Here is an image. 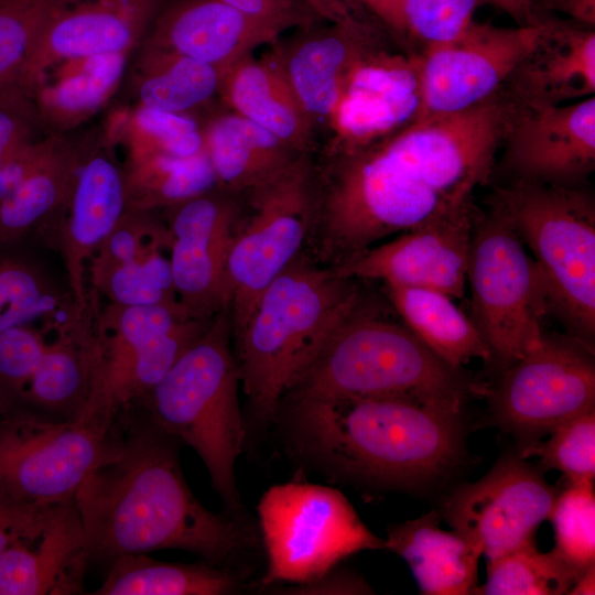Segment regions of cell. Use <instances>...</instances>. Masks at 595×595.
Returning a JSON list of instances; mask_svg holds the SVG:
<instances>
[{"instance_id":"obj_24","label":"cell","mask_w":595,"mask_h":595,"mask_svg":"<svg viewBox=\"0 0 595 595\" xmlns=\"http://www.w3.org/2000/svg\"><path fill=\"white\" fill-rule=\"evenodd\" d=\"M280 34L221 0H174L163 3L141 44L201 61L224 75Z\"/></svg>"},{"instance_id":"obj_11","label":"cell","mask_w":595,"mask_h":595,"mask_svg":"<svg viewBox=\"0 0 595 595\" xmlns=\"http://www.w3.org/2000/svg\"><path fill=\"white\" fill-rule=\"evenodd\" d=\"M314 175L302 153L247 191L250 214L235 230L226 267V301L235 333L266 288L296 258L314 217Z\"/></svg>"},{"instance_id":"obj_50","label":"cell","mask_w":595,"mask_h":595,"mask_svg":"<svg viewBox=\"0 0 595 595\" xmlns=\"http://www.w3.org/2000/svg\"><path fill=\"white\" fill-rule=\"evenodd\" d=\"M534 0H488V3L494 4L501 11L511 17L517 25H532L537 23V18L533 13Z\"/></svg>"},{"instance_id":"obj_9","label":"cell","mask_w":595,"mask_h":595,"mask_svg":"<svg viewBox=\"0 0 595 595\" xmlns=\"http://www.w3.org/2000/svg\"><path fill=\"white\" fill-rule=\"evenodd\" d=\"M257 510L267 560L263 587L306 584L355 553L386 549L385 540L333 487L300 480L277 484L262 494Z\"/></svg>"},{"instance_id":"obj_27","label":"cell","mask_w":595,"mask_h":595,"mask_svg":"<svg viewBox=\"0 0 595 595\" xmlns=\"http://www.w3.org/2000/svg\"><path fill=\"white\" fill-rule=\"evenodd\" d=\"M203 136L218 188L229 193L249 191L302 154L231 110L210 118Z\"/></svg>"},{"instance_id":"obj_33","label":"cell","mask_w":595,"mask_h":595,"mask_svg":"<svg viewBox=\"0 0 595 595\" xmlns=\"http://www.w3.org/2000/svg\"><path fill=\"white\" fill-rule=\"evenodd\" d=\"M127 154L122 165L126 209L172 208L218 188L205 150L188 158L137 151Z\"/></svg>"},{"instance_id":"obj_19","label":"cell","mask_w":595,"mask_h":595,"mask_svg":"<svg viewBox=\"0 0 595 595\" xmlns=\"http://www.w3.org/2000/svg\"><path fill=\"white\" fill-rule=\"evenodd\" d=\"M215 188L177 206L171 220L170 267L177 301L192 318L227 307L226 267L238 207Z\"/></svg>"},{"instance_id":"obj_15","label":"cell","mask_w":595,"mask_h":595,"mask_svg":"<svg viewBox=\"0 0 595 595\" xmlns=\"http://www.w3.org/2000/svg\"><path fill=\"white\" fill-rule=\"evenodd\" d=\"M539 30V21L501 28L473 20L458 37L422 50L419 118L461 111L498 93Z\"/></svg>"},{"instance_id":"obj_5","label":"cell","mask_w":595,"mask_h":595,"mask_svg":"<svg viewBox=\"0 0 595 595\" xmlns=\"http://www.w3.org/2000/svg\"><path fill=\"white\" fill-rule=\"evenodd\" d=\"M229 329L223 310L138 407L162 431L197 453L225 511L248 516L236 479L247 425Z\"/></svg>"},{"instance_id":"obj_34","label":"cell","mask_w":595,"mask_h":595,"mask_svg":"<svg viewBox=\"0 0 595 595\" xmlns=\"http://www.w3.org/2000/svg\"><path fill=\"white\" fill-rule=\"evenodd\" d=\"M577 580L574 571L552 550L548 553L528 544L487 561V578L470 594L562 595Z\"/></svg>"},{"instance_id":"obj_16","label":"cell","mask_w":595,"mask_h":595,"mask_svg":"<svg viewBox=\"0 0 595 595\" xmlns=\"http://www.w3.org/2000/svg\"><path fill=\"white\" fill-rule=\"evenodd\" d=\"M475 217L468 203L382 245L371 246L332 270L353 280L432 289L461 299L467 284Z\"/></svg>"},{"instance_id":"obj_25","label":"cell","mask_w":595,"mask_h":595,"mask_svg":"<svg viewBox=\"0 0 595 595\" xmlns=\"http://www.w3.org/2000/svg\"><path fill=\"white\" fill-rule=\"evenodd\" d=\"M219 96L229 110L262 127L301 153H310L316 133L272 47L232 65L221 78Z\"/></svg>"},{"instance_id":"obj_23","label":"cell","mask_w":595,"mask_h":595,"mask_svg":"<svg viewBox=\"0 0 595 595\" xmlns=\"http://www.w3.org/2000/svg\"><path fill=\"white\" fill-rule=\"evenodd\" d=\"M537 20V40L506 79V94L515 104L532 107L594 96L595 28L552 14Z\"/></svg>"},{"instance_id":"obj_20","label":"cell","mask_w":595,"mask_h":595,"mask_svg":"<svg viewBox=\"0 0 595 595\" xmlns=\"http://www.w3.org/2000/svg\"><path fill=\"white\" fill-rule=\"evenodd\" d=\"M502 141L504 165L515 180L576 186L595 167V98L515 104Z\"/></svg>"},{"instance_id":"obj_10","label":"cell","mask_w":595,"mask_h":595,"mask_svg":"<svg viewBox=\"0 0 595 595\" xmlns=\"http://www.w3.org/2000/svg\"><path fill=\"white\" fill-rule=\"evenodd\" d=\"M467 282L473 321L502 370L538 346L549 311L537 264L507 215L494 203L475 217Z\"/></svg>"},{"instance_id":"obj_14","label":"cell","mask_w":595,"mask_h":595,"mask_svg":"<svg viewBox=\"0 0 595 595\" xmlns=\"http://www.w3.org/2000/svg\"><path fill=\"white\" fill-rule=\"evenodd\" d=\"M558 493L519 455H508L482 478L456 487L444 499L442 516L487 560L536 543Z\"/></svg>"},{"instance_id":"obj_3","label":"cell","mask_w":595,"mask_h":595,"mask_svg":"<svg viewBox=\"0 0 595 595\" xmlns=\"http://www.w3.org/2000/svg\"><path fill=\"white\" fill-rule=\"evenodd\" d=\"M361 301L353 279L296 258L266 288L236 333L240 385L258 426L335 326Z\"/></svg>"},{"instance_id":"obj_36","label":"cell","mask_w":595,"mask_h":595,"mask_svg":"<svg viewBox=\"0 0 595 595\" xmlns=\"http://www.w3.org/2000/svg\"><path fill=\"white\" fill-rule=\"evenodd\" d=\"M163 247L155 246L139 258L107 270L88 283L89 291L125 306H181Z\"/></svg>"},{"instance_id":"obj_30","label":"cell","mask_w":595,"mask_h":595,"mask_svg":"<svg viewBox=\"0 0 595 595\" xmlns=\"http://www.w3.org/2000/svg\"><path fill=\"white\" fill-rule=\"evenodd\" d=\"M129 54L74 61L77 66L30 95L46 134H66L93 117L112 97L125 76Z\"/></svg>"},{"instance_id":"obj_32","label":"cell","mask_w":595,"mask_h":595,"mask_svg":"<svg viewBox=\"0 0 595 595\" xmlns=\"http://www.w3.org/2000/svg\"><path fill=\"white\" fill-rule=\"evenodd\" d=\"M137 57L131 73L137 105L191 115L219 95L223 75L209 64L143 44Z\"/></svg>"},{"instance_id":"obj_46","label":"cell","mask_w":595,"mask_h":595,"mask_svg":"<svg viewBox=\"0 0 595 595\" xmlns=\"http://www.w3.org/2000/svg\"><path fill=\"white\" fill-rule=\"evenodd\" d=\"M532 8L536 18L558 12L566 20L595 28V0H534Z\"/></svg>"},{"instance_id":"obj_47","label":"cell","mask_w":595,"mask_h":595,"mask_svg":"<svg viewBox=\"0 0 595 595\" xmlns=\"http://www.w3.org/2000/svg\"><path fill=\"white\" fill-rule=\"evenodd\" d=\"M334 570L323 575L316 581L302 584L288 586L283 588L284 591H295L292 593H304V594H326V593H342V594H360V593H370L369 587L365 582H361L359 578L347 574L333 573Z\"/></svg>"},{"instance_id":"obj_42","label":"cell","mask_w":595,"mask_h":595,"mask_svg":"<svg viewBox=\"0 0 595 595\" xmlns=\"http://www.w3.org/2000/svg\"><path fill=\"white\" fill-rule=\"evenodd\" d=\"M155 246H170V231L150 212L126 209L91 257L88 283L107 270L134 260Z\"/></svg>"},{"instance_id":"obj_1","label":"cell","mask_w":595,"mask_h":595,"mask_svg":"<svg viewBox=\"0 0 595 595\" xmlns=\"http://www.w3.org/2000/svg\"><path fill=\"white\" fill-rule=\"evenodd\" d=\"M120 419L119 452L74 497L88 561L178 549L249 573L248 555L262 548L258 524L201 504L183 475L181 444L142 408L132 407Z\"/></svg>"},{"instance_id":"obj_39","label":"cell","mask_w":595,"mask_h":595,"mask_svg":"<svg viewBox=\"0 0 595 595\" xmlns=\"http://www.w3.org/2000/svg\"><path fill=\"white\" fill-rule=\"evenodd\" d=\"M547 441L521 448L522 458L538 456L547 469L560 470L569 482L595 478V410L577 414L553 429Z\"/></svg>"},{"instance_id":"obj_44","label":"cell","mask_w":595,"mask_h":595,"mask_svg":"<svg viewBox=\"0 0 595 595\" xmlns=\"http://www.w3.org/2000/svg\"><path fill=\"white\" fill-rule=\"evenodd\" d=\"M241 13L258 20L280 33L304 29L320 20L302 0H221Z\"/></svg>"},{"instance_id":"obj_21","label":"cell","mask_w":595,"mask_h":595,"mask_svg":"<svg viewBox=\"0 0 595 595\" xmlns=\"http://www.w3.org/2000/svg\"><path fill=\"white\" fill-rule=\"evenodd\" d=\"M387 37L391 36L386 29L369 17L314 24L271 44L316 137L326 131L353 66Z\"/></svg>"},{"instance_id":"obj_12","label":"cell","mask_w":595,"mask_h":595,"mask_svg":"<svg viewBox=\"0 0 595 595\" xmlns=\"http://www.w3.org/2000/svg\"><path fill=\"white\" fill-rule=\"evenodd\" d=\"M493 416L520 450L564 421L595 410L593 347L544 333L541 343L501 370L489 393Z\"/></svg>"},{"instance_id":"obj_2","label":"cell","mask_w":595,"mask_h":595,"mask_svg":"<svg viewBox=\"0 0 595 595\" xmlns=\"http://www.w3.org/2000/svg\"><path fill=\"white\" fill-rule=\"evenodd\" d=\"M292 455L331 479L353 485L425 490L462 463L463 409L401 397L283 399Z\"/></svg>"},{"instance_id":"obj_6","label":"cell","mask_w":595,"mask_h":595,"mask_svg":"<svg viewBox=\"0 0 595 595\" xmlns=\"http://www.w3.org/2000/svg\"><path fill=\"white\" fill-rule=\"evenodd\" d=\"M121 440L120 418L107 425L19 409L0 413V522L19 537L44 511L73 499Z\"/></svg>"},{"instance_id":"obj_37","label":"cell","mask_w":595,"mask_h":595,"mask_svg":"<svg viewBox=\"0 0 595 595\" xmlns=\"http://www.w3.org/2000/svg\"><path fill=\"white\" fill-rule=\"evenodd\" d=\"M554 531L552 551L577 575L595 565L594 482H569L556 495L549 518Z\"/></svg>"},{"instance_id":"obj_45","label":"cell","mask_w":595,"mask_h":595,"mask_svg":"<svg viewBox=\"0 0 595 595\" xmlns=\"http://www.w3.org/2000/svg\"><path fill=\"white\" fill-rule=\"evenodd\" d=\"M54 136L47 134L28 145L0 167V207L44 159L53 144Z\"/></svg>"},{"instance_id":"obj_26","label":"cell","mask_w":595,"mask_h":595,"mask_svg":"<svg viewBox=\"0 0 595 595\" xmlns=\"http://www.w3.org/2000/svg\"><path fill=\"white\" fill-rule=\"evenodd\" d=\"M385 548L408 563L422 594L466 595L476 586L480 550L443 530L435 510L390 526Z\"/></svg>"},{"instance_id":"obj_48","label":"cell","mask_w":595,"mask_h":595,"mask_svg":"<svg viewBox=\"0 0 595 595\" xmlns=\"http://www.w3.org/2000/svg\"><path fill=\"white\" fill-rule=\"evenodd\" d=\"M302 1L320 20H325L328 23L347 22L372 17L357 0Z\"/></svg>"},{"instance_id":"obj_31","label":"cell","mask_w":595,"mask_h":595,"mask_svg":"<svg viewBox=\"0 0 595 595\" xmlns=\"http://www.w3.org/2000/svg\"><path fill=\"white\" fill-rule=\"evenodd\" d=\"M109 564L94 595H229L242 588L248 575L204 560L172 563L145 553L121 555Z\"/></svg>"},{"instance_id":"obj_52","label":"cell","mask_w":595,"mask_h":595,"mask_svg":"<svg viewBox=\"0 0 595 595\" xmlns=\"http://www.w3.org/2000/svg\"><path fill=\"white\" fill-rule=\"evenodd\" d=\"M13 538L10 532L0 522V555L8 548Z\"/></svg>"},{"instance_id":"obj_8","label":"cell","mask_w":595,"mask_h":595,"mask_svg":"<svg viewBox=\"0 0 595 595\" xmlns=\"http://www.w3.org/2000/svg\"><path fill=\"white\" fill-rule=\"evenodd\" d=\"M208 325L181 306L110 303L98 311L89 391L79 418L115 423L145 399Z\"/></svg>"},{"instance_id":"obj_4","label":"cell","mask_w":595,"mask_h":595,"mask_svg":"<svg viewBox=\"0 0 595 595\" xmlns=\"http://www.w3.org/2000/svg\"><path fill=\"white\" fill-rule=\"evenodd\" d=\"M477 388L407 327L361 301L328 334L283 399L401 397L464 409ZM282 399V400H283Z\"/></svg>"},{"instance_id":"obj_49","label":"cell","mask_w":595,"mask_h":595,"mask_svg":"<svg viewBox=\"0 0 595 595\" xmlns=\"http://www.w3.org/2000/svg\"><path fill=\"white\" fill-rule=\"evenodd\" d=\"M389 33L392 40L403 48L407 44L399 0H357Z\"/></svg>"},{"instance_id":"obj_7","label":"cell","mask_w":595,"mask_h":595,"mask_svg":"<svg viewBox=\"0 0 595 595\" xmlns=\"http://www.w3.org/2000/svg\"><path fill=\"white\" fill-rule=\"evenodd\" d=\"M491 203L531 252L549 311L592 346L595 335V204L577 186L513 180Z\"/></svg>"},{"instance_id":"obj_17","label":"cell","mask_w":595,"mask_h":595,"mask_svg":"<svg viewBox=\"0 0 595 595\" xmlns=\"http://www.w3.org/2000/svg\"><path fill=\"white\" fill-rule=\"evenodd\" d=\"M115 117L84 136V148L66 209L53 228L57 234L73 302L89 305L88 264L126 210L123 166Z\"/></svg>"},{"instance_id":"obj_22","label":"cell","mask_w":595,"mask_h":595,"mask_svg":"<svg viewBox=\"0 0 595 595\" xmlns=\"http://www.w3.org/2000/svg\"><path fill=\"white\" fill-rule=\"evenodd\" d=\"M89 564L74 498L42 515L0 555V595L85 593Z\"/></svg>"},{"instance_id":"obj_41","label":"cell","mask_w":595,"mask_h":595,"mask_svg":"<svg viewBox=\"0 0 595 595\" xmlns=\"http://www.w3.org/2000/svg\"><path fill=\"white\" fill-rule=\"evenodd\" d=\"M488 0H399L404 37L409 48L458 37L473 21L475 11Z\"/></svg>"},{"instance_id":"obj_29","label":"cell","mask_w":595,"mask_h":595,"mask_svg":"<svg viewBox=\"0 0 595 595\" xmlns=\"http://www.w3.org/2000/svg\"><path fill=\"white\" fill-rule=\"evenodd\" d=\"M385 285L405 327L444 363L461 369L476 358L491 359L489 346L478 327L453 298L432 289Z\"/></svg>"},{"instance_id":"obj_38","label":"cell","mask_w":595,"mask_h":595,"mask_svg":"<svg viewBox=\"0 0 595 595\" xmlns=\"http://www.w3.org/2000/svg\"><path fill=\"white\" fill-rule=\"evenodd\" d=\"M60 305L58 298L36 269L0 256V334L39 318L57 322L75 307L74 304L62 310Z\"/></svg>"},{"instance_id":"obj_13","label":"cell","mask_w":595,"mask_h":595,"mask_svg":"<svg viewBox=\"0 0 595 595\" xmlns=\"http://www.w3.org/2000/svg\"><path fill=\"white\" fill-rule=\"evenodd\" d=\"M387 37L353 66L326 128L325 156L363 150L414 122L422 110L421 53Z\"/></svg>"},{"instance_id":"obj_18","label":"cell","mask_w":595,"mask_h":595,"mask_svg":"<svg viewBox=\"0 0 595 595\" xmlns=\"http://www.w3.org/2000/svg\"><path fill=\"white\" fill-rule=\"evenodd\" d=\"M162 6L163 0H56L22 68L19 88L30 97L62 63L130 54Z\"/></svg>"},{"instance_id":"obj_35","label":"cell","mask_w":595,"mask_h":595,"mask_svg":"<svg viewBox=\"0 0 595 595\" xmlns=\"http://www.w3.org/2000/svg\"><path fill=\"white\" fill-rule=\"evenodd\" d=\"M116 119L119 141L128 151L188 158L204 150L203 126L192 115L137 105Z\"/></svg>"},{"instance_id":"obj_43","label":"cell","mask_w":595,"mask_h":595,"mask_svg":"<svg viewBox=\"0 0 595 595\" xmlns=\"http://www.w3.org/2000/svg\"><path fill=\"white\" fill-rule=\"evenodd\" d=\"M45 136L30 97L21 89L0 93V167Z\"/></svg>"},{"instance_id":"obj_40","label":"cell","mask_w":595,"mask_h":595,"mask_svg":"<svg viewBox=\"0 0 595 595\" xmlns=\"http://www.w3.org/2000/svg\"><path fill=\"white\" fill-rule=\"evenodd\" d=\"M56 0H0V93L20 89L22 68Z\"/></svg>"},{"instance_id":"obj_51","label":"cell","mask_w":595,"mask_h":595,"mask_svg":"<svg viewBox=\"0 0 595 595\" xmlns=\"http://www.w3.org/2000/svg\"><path fill=\"white\" fill-rule=\"evenodd\" d=\"M571 595L595 594V565L587 569L571 587Z\"/></svg>"},{"instance_id":"obj_28","label":"cell","mask_w":595,"mask_h":595,"mask_svg":"<svg viewBox=\"0 0 595 595\" xmlns=\"http://www.w3.org/2000/svg\"><path fill=\"white\" fill-rule=\"evenodd\" d=\"M84 136H54L44 159L1 205L0 241L17 240L33 229L56 226L73 192Z\"/></svg>"}]
</instances>
